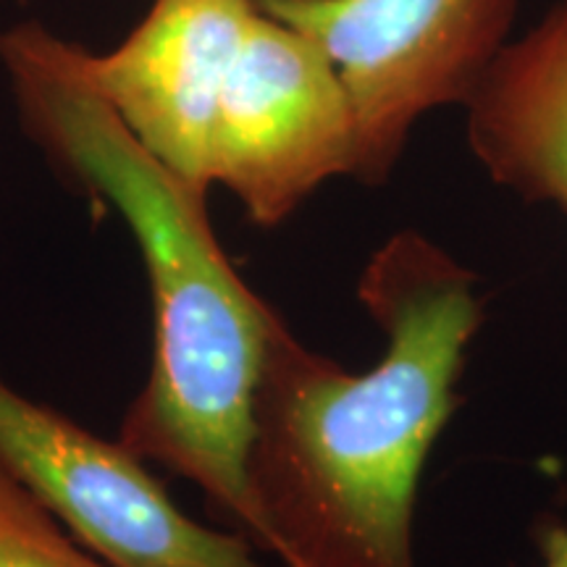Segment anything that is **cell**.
<instances>
[{
  "instance_id": "9",
  "label": "cell",
  "mask_w": 567,
  "mask_h": 567,
  "mask_svg": "<svg viewBox=\"0 0 567 567\" xmlns=\"http://www.w3.org/2000/svg\"><path fill=\"white\" fill-rule=\"evenodd\" d=\"M542 567H567V523H549L538 530Z\"/></svg>"
},
{
  "instance_id": "5",
  "label": "cell",
  "mask_w": 567,
  "mask_h": 567,
  "mask_svg": "<svg viewBox=\"0 0 567 567\" xmlns=\"http://www.w3.org/2000/svg\"><path fill=\"white\" fill-rule=\"evenodd\" d=\"M352 172L354 118L334 63L260 11L213 116L210 189H229L255 226L274 229Z\"/></svg>"
},
{
  "instance_id": "1",
  "label": "cell",
  "mask_w": 567,
  "mask_h": 567,
  "mask_svg": "<svg viewBox=\"0 0 567 567\" xmlns=\"http://www.w3.org/2000/svg\"><path fill=\"white\" fill-rule=\"evenodd\" d=\"M358 300L384 354L347 371L279 321L247 452L250 542L281 567H417L425 463L484 326L478 276L421 231L368 260Z\"/></svg>"
},
{
  "instance_id": "8",
  "label": "cell",
  "mask_w": 567,
  "mask_h": 567,
  "mask_svg": "<svg viewBox=\"0 0 567 567\" xmlns=\"http://www.w3.org/2000/svg\"><path fill=\"white\" fill-rule=\"evenodd\" d=\"M0 567H111L0 463Z\"/></svg>"
},
{
  "instance_id": "2",
  "label": "cell",
  "mask_w": 567,
  "mask_h": 567,
  "mask_svg": "<svg viewBox=\"0 0 567 567\" xmlns=\"http://www.w3.org/2000/svg\"><path fill=\"white\" fill-rule=\"evenodd\" d=\"M0 61L27 130L116 208L145 266L153 358L116 439L189 481L216 520L250 538L247 452L281 316L224 252L208 193L155 158L92 90L82 48L27 24L0 38Z\"/></svg>"
},
{
  "instance_id": "6",
  "label": "cell",
  "mask_w": 567,
  "mask_h": 567,
  "mask_svg": "<svg viewBox=\"0 0 567 567\" xmlns=\"http://www.w3.org/2000/svg\"><path fill=\"white\" fill-rule=\"evenodd\" d=\"M258 17V0H153L122 45L82 51V71L155 158L210 193L213 116Z\"/></svg>"
},
{
  "instance_id": "10",
  "label": "cell",
  "mask_w": 567,
  "mask_h": 567,
  "mask_svg": "<svg viewBox=\"0 0 567 567\" xmlns=\"http://www.w3.org/2000/svg\"><path fill=\"white\" fill-rule=\"evenodd\" d=\"M0 38H3V34H0Z\"/></svg>"
},
{
  "instance_id": "4",
  "label": "cell",
  "mask_w": 567,
  "mask_h": 567,
  "mask_svg": "<svg viewBox=\"0 0 567 567\" xmlns=\"http://www.w3.org/2000/svg\"><path fill=\"white\" fill-rule=\"evenodd\" d=\"M0 463L111 567H281L239 530L195 520L118 439L0 375Z\"/></svg>"
},
{
  "instance_id": "7",
  "label": "cell",
  "mask_w": 567,
  "mask_h": 567,
  "mask_svg": "<svg viewBox=\"0 0 567 567\" xmlns=\"http://www.w3.org/2000/svg\"><path fill=\"white\" fill-rule=\"evenodd\" d=\"M463 109L488 179L567 213V0L507 42Z\"/></svg>"
},
{
  "instance_id": "3",
  "label": "cell",
  "mask_w": 567,
  "mask_h": 567,
  "mask_svg": "<svg viewBox=\"0 0 567 567\" xmlns=\"http://www.w3.org/2000/svg\"><path fill=\"white\" fill-rule=\"evenodd\" d=\"M520 0H258L334 63L354 118L352 179L384 184L429 113L465 105L513 40Z\"/></svg>"
}]
</instances>
